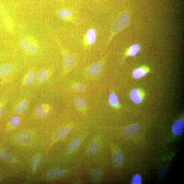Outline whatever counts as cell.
I'll return each mask as SVG.
<instances>
[{"instance_id": "obj_1", "label": "cell", "mask_w": 184, "mask_h": 184, "mask_svg": "<svg viewBox=\"0 0 184 184\" xmlns=\"http://www.w3.org/2000/svg\"><path fill=\"white\" fill-rule=\"evenodd\" d=\"M57 42L61 49L63 56V69L62 76H65L72 70L77 64V61L74 56L65 49L58 41Z\"/></svg>"}, {"instance_id": "obj_2", "label": "cell", "mask_w": 184, "mask_h": 184, "mask_svg": "<svg viewBox=\"0 0 184 184\" xmlns=\"http://www.w3.org/2000/svg\"><path fill=\"white\" fill-rule=\"evenodd\" d=\"M15 66L11 63H4L0 65V81L2 83L10 81L16 72Z\"/></svg>"}, {"instance_id": "obj_3", "label": "cell", "mask_w": 184, "mask_h": 184, "mask_svg": "<svg viewBox=\"0 0 184 184\" xmlns=\"http://www.w3.org/2000/svg\"><path fill=\"white\" fill-rule=\"evenodd\" d=\"M129 21V14L124 13L121 15L114 22L112 32L114 34L121 32L128 24Z\"/></svg>"}, {"instance_id": "obj_4", "label": "cell", "mask_w": 184, "mask_h": 184, "mask_svg": "<svg viewBox=\"0 0 184 184\" xmlns=\"http://www.w3.org/2000/svg\"><path fill=\"white\" fill-rule=\"evenodd\" d=\"M37 72V71L34 67L30 68L26 71L22 79V87H27L34 84L36 82Z\"/></svg>"}, {"instance_id": "obj_5", "label": "cell", "mask_w": 184, "mask_h": 184, "mask_svg": "<svg viewBox=\"0 0 184 184\" xmlns=\"http://www.w3.org/2000/svg\"><path fill=\"white\" fill-rule=\"evenodd\" d=\"M73 123H70L58 130L54 135L53 140L52 142L50 147L56 142L61 140L68 134L74 127Z\"/></svg>"}, {"instance_id": "obj_6", "label": "cell", "mask_w": 184, "mask_h": 184, "mask_svg": "<svg viewBox=\"0 0 184 184\" xmlns=\"http://www.w3.org/2000/svg\"><path fill=\"white\" fill-rule=\"evenodd\" d=\"M52 74V71L49 69L43 68L37 71L36 84L39 85L43 84L50 78Z\"/></svg>"}, {"instance_id": "obj_7", "label": "cell", "mask_w": 184, "mask_h": 184, "mask_svg": "<svg viewBox=\"0 0 184 184\" xmlns=\"http://www.w3.org/2000/svg\"><path fill=\"white\" fill-rule=\"evenodd\" d=\"M29 101L30 99L28 96H22L21 98L18 99L15 104V113L17 114L22 113L28 106Z\"/></svg>"}, {"instance_id": "obj_8", "label": "cell", "mask_w": 184, "mask_h": 184, "mask_svg": "<svg viewBox=\"0 0 184 184\" xmlns=\"http://www.w3.org/2000/svg\"><path fill=\"white\" fill-rule=\"evenodd\" d=\"M104 65L103 60H100L90 66L88 69V72L90 76L95 77L98 76L102 71Z\"/></svg>"}, {"instance_id": "obj_9", "label": "cell", "mask_w": 184, "mask_h": 184, "mask_svg": "<svg viewBox=\"0 0 184 184\" xmlns=\"http://www.w3.org/2000/svg\"><path fill=\"white\" fill-rule=\"evenodd\" d=\"M0 14L3 18L6 28L10 32H12L14 27L13 21L7 14L6 9L2 6H0Z\"/></svg>"}, {"instance_id": "obj_10", "label": "cell", "mask_w": 184, "mask_h": 184, "mask_svg": "<svg viewBox=\"0 0 184 184\" xmlns=\"http://www.w3.org/2000/svg\"><path fill=\"white\" fill-rule=\"evenodd\" d=\"M50 109L51 106L49 104L46 103L40 104L36 108V116L39 118H44L46 117Z\"/></svg>"}, {"instance_id": "obj_11", "label": "cell", "mask_w": 184, "mask_h": 184, "mask_svg": "<svg viewBox=\"0 0 184 184\" xmlns=\"http://www.w3.org/2000/svg\"><path fill=\"white\" fill-rule=\"evenodd\" d=\"M140 130V127L137 124L127 126L124 127L123 133L127 137H132L137 134Z\"/></svg>"}, {"instance_id": "obj_12", "label": "cell", "mask_w": 184, "mask_h": 184, "mask_svg": "<svg viewBox=\"0 0 184 184\" xmlns=\"http://www.w3.org/2000/svg\"><path fill=\"white\" fill-rule=\"evenodd\" d=\"M39 48L38 43L35 37H34L32 42L24 52L28 55H35L38 52Z\"/></svg>"}, {"instance_id": "obj_13", "label": "cell", "mask_w": 184, "mask_h": 184, "mask_svg": "<svg viewBox=\"0 0 184 184\" xmlns=\"http://www.w3.org/2000/svg\"><path fill=\"white\" fill-rule=\"evenodd\" d=\"M184 130V122L182 119H179L176 121L172 126V132L176 136H180L182 134Z\"/></svg>"}, {"instance_id": "obj_14", "label": "cell", "mask_w": 184, "mask_h": 184, "mask_svg": "<svg viewBox=\"0 0 184 184\" xmlns=\"http://www.w3.org/2000/svg\"><path fill=\"white\" fill-rule=\"evenodd\" d=\"M31 135L29 132H23L17 135L16 140L18 143L24 144L28 143L31 141Z\"/></svg>"}, {"instance_id": "obj_15", "label": "cell", "mask_w": 184, "mask_h": 184, "mask_svg": "<svg viewBox=\"0 0 184 184\" xmlns=\"http://www.w3.org/2000/svg\"><path fill=\"white\" fill-rule=\"evenodd\" d=\"M130 98L133 102L136 104H140L142 99V92L137 89H134L130 92Z\"/></svg>"}, {"instance_id": "obj_16", "label": "cell", "mask_w": 184, "mask_h": 184, "mask_svg": "<svg viewBox=\"0 0 184 184\" xmlns=\"http://www.w3.org/2000/svg\"><path fill=\"white\" fill-rule=\"evenodd\" d=\"M96 39V33L95 30L93 28L88 29L86 32V39L87 44L92 45L95 42Z\"/></svg>"}, {"instance_id": "obj_17", "label": "cell", "mask_w": 184, "mask_h": 184, "mask_svg": "<svg viewBox=\"0 0 184 184\" xmlns=\"http://www.w3.org/2000/svg\"><path fill=\"white\" fill-rule=\"evenodd\" d=\"M74 103L79 111H81L82 113H85L86 107V100L84 97H77L74 100Z\"/></svg>"}, {"instance_id": "obj_18", "label": "cell", "mask_w": 184, "mask_h": 184, "mask_svg": "<svg viewBox=\"0 0 184 184\" xmlns=\"http://www.w3.org/2000/svg\"><path fill=\"white\" fill-rule=\"evenodd\" d=\"M84 137H83L77 138L71 142L67 149V152L69 153H72L76 151L80 146Z\"/></svg>"}, {"instance_id": "obj_19", "label": "cell", "mask_w": 184, "mask_h": 184, "mask_svg": "<svg viewBox=\"0 0 184 184\" xmlns=\"http://www.w3.org/2000/svg\"><path fill=\"white\" fill-rule=\"evenodd\" d=\"M112 159L114 164L116 166H121L123 160V157L122 152L118 150L115 151L112 155Z\"/></svg>"}, {"instance_id": "obj_20", "label": "cell", "mask_w": 184, "mask_h": 184, "mask_svg": "<svg viewBox=\"0 0 184 184\" xmlns=\"http://www.w3.org/2000/svg\"><path fill=\"white\" fill-rule=\"evenodd\" d=\"M99 144V138L95 137L90 144L88 148V152L90 155H94L96 153L98 150Z\"/></svg>"}, {"instance_id": "obj_21", "label": "cell", "mask_w": 184, "mask_h": 184, "mask_svg": "<svg viewBox=\"0 0 184 184\" xmlns=\"http://www.w3.org/2000/svg\"><path fill=\"white\" fill-rule=\"evenodd\" d=\"M32 36H27L21 39L20 41L19 45L20 48L22 50L24 51L29 46L34 38Z\"/></svg>"}, {"instance_id": "obj_22", "label": "cell", "mask_w": 184, "mask_h": 184, "mask_svg": "<svg viewBox=\"0 0 184 184\" xmlns=\"http://www.w3.org/2000/svg\"><path fill=\"white\" fill-rule=\"evenodd\" d=\"M147 69L145 68H138L134 70L133 76L135 79H139L145 76L148 71Z\"/></svg>"}, {"instance_id": "obj_23", "label": "cell", "mask_w": 184, "mask_h": 184, "mask_svg": "<svg viewBox=\"0 0 184 184\" xmlns=\"http://www.w3.org/2000/svg\"><path fill=\"white\" fill-rule=\"evenodd\" d=\"M67 171L62 170H52L49 172L48 177L52 178H56L62 177Z\"/></svg>"}, {"instance_id": "obj_24", "label": "cell", "mask_w": 184, "mask_h": 184, "mask_svg": "<svg viewBox=\"0 0 184 184\" xmlns=\"http://www.w3.org/2000/svg\"><path fill=\"white\" fill-rule=\"evenodd\" d=\"M57 13L59 17L64 20H67L72 14L71 11L66 9L60 10L58 11Z\"/></svg>"}, {"instance_id": "obj_25", "label": "cell", "mask_w": 184, "mask_h": 184, "mask_svg": "<svg viewBox=\"0 0 184 184\" xmlns=\"http://www.w3.org/2000/svg\"><path fill=\"white\" fill-rule=\"evenodd\" d=\"M0 157L8 163L13 162L14 159L10 153L3 150H0Z\"/></svg>"}, {"instance_id": "obj_26", "label": "cell", "mask_w": 184, "mask_h": 184, "mask_svg": "<svg viewBox=\"0 0 184 184\" xmlns=\"http://www.w3.org/2000/svg\"><path fill=\"white\" fill-rule=\"evenodd\" d=\"M108 100L109 103L112 107H118L119 101L118 97L115 93H112L110 94Z\"/></svg>"}, {"instance_id": "obj_27", "label": "cell", "mask_w": 184, "mask_h": 184, "mask_svg": "<svg viewBox=\"0 0 184 184\" xmlns=\"http://www.w3.org/2000/svg\"><path fill=\"white\" fill-rule=\"evenodd\" d=\"M21 122V120L19 116H14L9 119V123L11 127H16L20 124Z\"/></svg>"}, {"instance_id": "obj_28", "label": "cell", "mask_w": 184, "mask_h": 184, "mask_svg": "<svg viewBox=\"0 0 184 184\" xmlns=\"http://www.w3.org/2000/svg\"><path fill=\"white\" fill-rule=\"evenodd\" d=\"M72 91L76 92H83L86 89L85 85L80 83H75L72 86Z\"/></svg>"}, {"instance_id": "obj_29", "label": "cell", "mask_w": 184, "mask_h": 184, "mask_svg": "<svg viewBox=\"0 0 184 184\" xmlns=\"http://www.w3.org/2000/svg\"><path fill=\"white\" fill-rule=\"evenodd\" d=\"M140 47L138 44H134L131 47L128 52V54L130 56H133L140 51Z\"/></svg>"}, {"instance_id": "obj_30", "label": "cell", "mask_w": 184, "mask_h": 184, "mask_svg": "<svg viewBox=\"0 0 184 184\" xmlns=\"http://www.w3.org/2000/svg\"><path fill=\"white\" fill-rule=\"evenodd\" d=\"M101 170L99 169H97L95 170L92 172V179L93 181L95 182H98L101 177Z\"/></svg>"}, {"instance_id": "obj_31", "label": "cell", "mask_w": 184, "mask_h": 184, "mask_svg": "<svg viewBox=\"0 0 184 184\" xmlns=\"http://www.w3.org/2000/svg\"><path fill=\"white\" fill-rule=\"evenodd\" d=\"M6 94L5 95L2 96L0 100V118H1L2 114L3 108L5 106L7 101L8 100V96Z\"/></svg>"}, {"instance_id": "obj_32", "label": "cell", "mask_w": 184, "mask_h": 184, "mask_svg": "<svg viewBox=\"0 0 184 184\" xmlns=\"http://www.w3.org/2000/svg\"><path fill=\"white\" fill-rule=\"evenodd\" d=\"M40 156L39 155H37L34 158L32 164V168L34 171L36 170L38 167L40 162Z\"/></svg>"}, {"instance_id": "obj_33", "label": "cell", "mask_w": 184, "mask_h": 184, "mask_svg": "<svg viewBox=\"0 0 184 184\" xmlns=\"http://www.w3.org/2000/svg\"><path fill=\"white\" fill-rule=\"evenodd\" d=\"M142 181L141 176L140 175L136 174L132 179V183L133 184H140Z\"/></svg>"}, {"instance_id": "obj_34", "label": "cell", "mask_w": 184, "mask_h": 184, "mask_svg": "<svg viewBox=\"0 0 184 184\" xmlns=\"http://www.w3.org/2000/svg\"><path fill=\"white\" fill-rule=\"evenodd\" d=\"M2 83L1 82V81H0V85H1V84Z\"/></svg>"}, {"instance_id": "obj_35", "label": "cell", "mask_w": 184, "mask_h": 184, "mask_svg": "<svg viewBox=\"0 0 184 184\" xmlns=\"http://www.w3.org/2000/svg\"><path fill=\"white\" fill-rule=\"evenodd\" d=\"M60 1H63V0H60Z\"/></svg>"}]
</instances>
